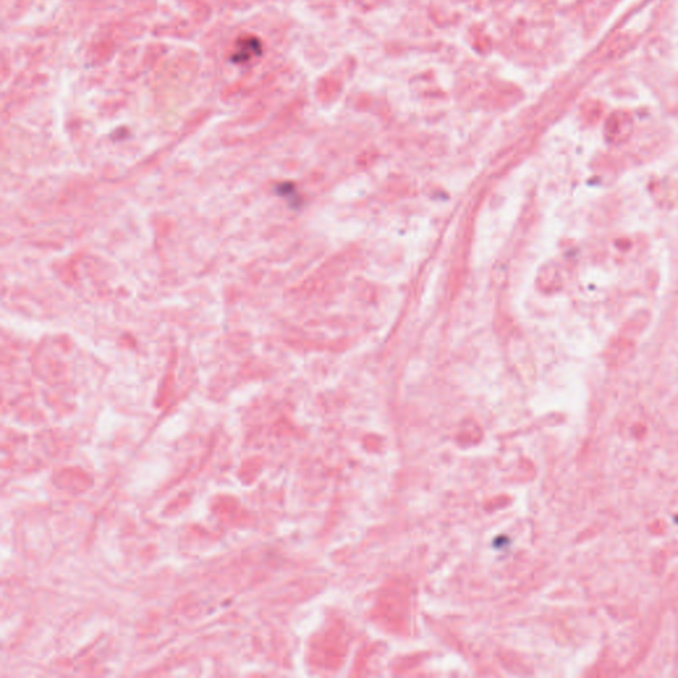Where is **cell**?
<instances>
[{
	"label": "cell",
	"mask_w": 678,
	"mask_h": 678,
	"mask_svg": "<svg viewBox=\"0 0 678 678\" xmlns=\"http://www.w3.org/2000/svg\"><path fill=\"white\" fill-rule=\"evenodd\" d=\"M260 52H261V44L257 38H243L238 41L232 59L236 64L248 63Z\"/></svg>",
	"instance_id": "1"
}]
</instances>
